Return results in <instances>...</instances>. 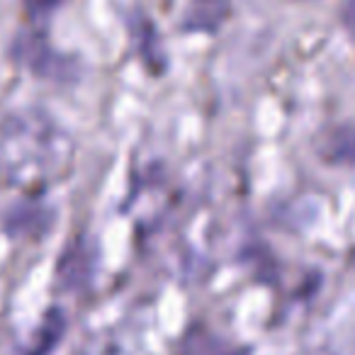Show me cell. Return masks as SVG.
<instances>
[{
	"mask_svg": "<svg viewBox=\"0 0 355 355\" xmlns=\"http://www.w3.org/2000/svg\"><path fill=\"white\" fill-rule=\"evenodd\" d=\"M73 141L51 114L20 110L0 122V183L20 193H44L64 180Z\"/></svg>",
	"mask_w": 355,
	"mask_h": 355,
	"instance_id": "1",
	"label": "cell"
}]
</instances>
